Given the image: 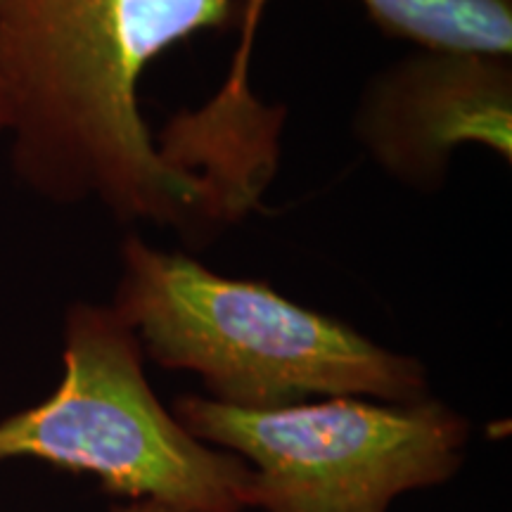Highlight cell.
Instances as JSON below:
<instances>
[{
	"label": "cell",
	"instance_id": "obj_1",
	"mask_svg": "<svg viewBox=\"0 0 512 512\" xmlns=\"http://www.w3.org/2000/svg\"><path fill=\"white\" fill-rule=\"evenodd\" d=\"M233 19L235 0H0L5 140L19 181L121 223L181 230L223 216L209 183L155 145L138 88L152 60Z\"/></svg>",
	"mask_w": 512,
	"mask_h": 512
},
{
	"label": "cell",
	"instance_id": "obj_2",
	"mask_svg": "<svg viewBox=\"0 0 512 512\" xmlns=\"http://www.w3.org/2000/svg\"><path fill=\"white\" fill-rule=\"evenodd\" d=\"M114 313L143 356L200 375L207 399L245 411L361 396L411 403L430 396L418 358L396 354L261 280L209 271L178 252L128 235Z\"/></svg>",
	"mask_w": 512,
	"mask_h": 512
},
{
	"label": "cell",
	"instance_id": "obj_3",
	"mask_svg": "<svg viewBox=\"0 0 512 512\" xmlns=\"http://www.w3.org/2000/svg\"><path fill=\"white\" fill-rule=\"evenodd\" d=\"M15 458L93 475L114 496L176 512L249 508V465L192 437L166 411L136 335L112 306L67 309L60 384L0 422V460Z\"/></svg>",
	"mask_w": 512,
	"mask_h": 512
},
{
	"label": "cell",
	"instance_id": "obj_4",
	"mask_svg": "<svg viewBox=\"0 0 512 512\" xmlns=\"http://www.w3.org/2000/svg\"><path fill=\"white\" fill-rule=\"evenodd\" d=\"M174 415L192 437L245 460L249 508L264 512H389L408 491L456 475L470 441V422L432 396H330L245 411L185 394Z\"/></svg>",
	"mask_w": 512,
	"mask_h": 512
},
{
	"label": "cell",
	"instance_id": "obj_5",
	"mask_svg": "<svg viewBox=\"0 0 512 512\" xmlns=\"http://www.w3.org/2000/svg\"><path fill=\"white\" fill-rule=\"evenodd\" d=\"M354 133L384 174L420 192L446 183L465 145L510 164L512 57L420 50L370 79Z\"/></svg>",
	"mask_w": 512,
	"mask_h": 512
},
{
	"label": "cell",
	"instance_id": "obj_6",
	"mask_svg": "<svg viewBox=\"0 0 512 512\" xmlns=\"http://www.w3.org/2000/svg\"><path fill=\"white\" fill-rule=\"evenodd\" d=\"M268 0H245V41L238 72L221 95L238 100L247 50ZM384 36L411 41L420 50L512 57V0H356Z\"/></svg>",
	"mask_w": 512,
	"mask_h": 512
},
{
	"label": "cell",
	"instance_id": "obj_7",
	"mask_svg": "<svg viewBox=\"0 0 512 512\" xmlns=\"http://www.w3.org/2000/svg\"><path fill=\"white\" fill-rule=\"evenodd\" d=\"M112 512H176V510L166 508V505L155 503V501H128L124 505H117Z\"/></svg>",
	"mask_w": 512,
	"mask_h": 512
},
{
	"label": "cell",
	"instance_id": "obj_8",
	"mask_svg": "<svg viewBox=\"0 0 512 512\" xmlns=\"http://www.w3.org/2000/svg\"><path fill=\"white\" fill-rule=\"evenodd\" d=\"M8 136V105H5V93L3 86H0V140Z\"/></svg>",
	"mask_w": 512,
	"mask_h": 512
}]
</instances>
